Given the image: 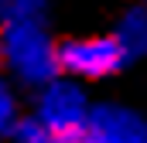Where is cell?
Listing matches in <instances>:
<instances>
[{"mask_svg":"<svg viewBox=\"0 0 147 143\" xmlns=\"http://www.w3.org/2000/svg\"><path fill=\"white\" fill-rule=\"evenodd\" d=\"M38 123H45L48 130H82L89 123V106L75 85L48 82V92L38 106Z\"/></svg>","mask_w":147,"mask_h":143,"instance_id":"cell-3","label":"cell"},{"mask_svg":"<svg viewBox=\"0 0 147 143\" xmlns=\"http://www.w3.org/2000/svg\"><path fill=\"white\" fill-rule=\"evenodd\" d=\"M17 136H21V143H96L89 126H82V130H48L45 123H21Z\"/></svg>","mask_w":147,"mask_h":143,"instance_id":"cell-5","label":"cell"},{"mask_svg":"<svg viewBox=\"0 0 147 143\" xmlns=\"http://www.w3.org/2000/svg\"><path fill=\"white\" fill-rule=\"evenodd\" d=\"M120 44L127 48V55H137V51H144L147 48V10H127V17L120 21Z\"/></svg>","mask_w":147,"mask_h":143,"instance_id":"cell-6","label":"cell"},{"mask_svg":"<svg viewBox=\"0 0 147 143\" xmlns=\"http://www.w3.org/2000/svg\"><path fill=\"white\" fill-rule=\"evenodd\" d=\"M10 123H14V99H10L7 85L0 82V130H10Z\"/></svg>","mask_w":147,"mask_h":143,"instance_id":"cell-8","label":"cell"},{"mask_svg":"<svg viewBox=\"0 0 147 143\" xmlns=\"http://www.w3.org/2000/svg\"><path fill=\"white\" fill-rule=\"evenodd\" d=\"M58 55V68L79 78H103L123 65L127 48L120 44V37H79V41H65L55 48Z\"/></svg>","mask_w":147,"mask_h":143,"instance_id":"cell-2","label":"cell"},{"mask_svg":"<svg viewBox=\"0 0 147 143\" xmlns=\"http://www.w3.org/2000/svg\"><path fill=\"white\" fill-rule=\"evenodd\" d=\"M144 143H147V140H144Z\"/></svg>","mask_w":147,"mask_h":143,"instance_id":"cell-9","label":"cell"},{"mask_svg":"<svg viewBox=\"0 0 147 143\" xmlns=\"http://www.w3.org/2000/svg\"><path fill=\"white\" fill-rule=\"evenodd\" d=\"M3 7V17L7 21H24V17H38L45 0H0Z\"/></svg>","mask_w":147,"mask_h":143,"instance_id":"cell-7","label":"cell"},{"mask_svg":"<svg viewBox=\"0 0 147 143\" xmlns=\"http://www.w3.org/2000/svg\"><path fill=\"white\" fill-rule=\"evenodd\" d=\"M3 55L14 65V72L24 82H51L58 72V55L51 48V41L45 37L38 17H24V21H7L3 27Z\"/></svg>","mask_w":147,"mask_h":143,"instance_id":"cell-1","label":"cell"},{"mask_svg":"<svg viewBox=\"0 0 147 143\" xmlns=\"http://www.w3.org/2000/svg\"><path fill=\"white\" fill-rule=\"evenodd\" d=\"M89 133L96 136V143H144L147 126L137 112L123 106H99L89 112Z\"/></svg>","mask_w":147,"mask_h":143,"instance_id":"cell-4","label":"cell"}]
</instances>
